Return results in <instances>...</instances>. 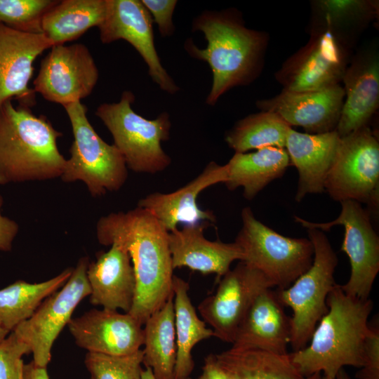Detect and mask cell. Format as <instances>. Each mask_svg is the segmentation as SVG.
<instances>
[{"instance_id": "8fae6325", "label": "cell", "mask_w": 379, "mask_h": 379, "mask_svg": "<svg viewBox=\"0 0 379 379\" xmlns=\"http://www.w3.org/2000/svg\"><path fill=\"white\" fill-rule=\"evenodd\" d=\"M341 211L328 222H312L295 216V220L306 229L329 231L335 225L345 229L341 251L349 258L351 274L347 282L340 286L354 298L368 299L379 271V238L371 221L370 212L360 203L346 200L340 202Z\"/></svg>"}, {"instance_id": "3957f363", "label": "cell", "mask_w": 379, "mask_h": 379, "mask_svg": "<svg viewBox=\"0 0 379 379\" xmlns=\"http://www.w3.org/2000/svg\"><path fill=\"white\" fill-rule=\"evenodd\" d=\"M328 312L317 325L305 347L289 354L292 362L305 376L323 372L334 379L345 366L361 368L364 347L373 310L370 298L346 294L335 284L326 298Z\"/></svg>"}, {"instance_id": "e0dca14e", "label": "cell", "mask_w": 379, "mask_h": 379, "mask_svg": "<svg viewBox=\"0 0 379 379\" xmlns=\"http://www.w3.org/2000/svg\"><path fill=\"white\" fill-rule=\"evenodd\" d=\"M344 99V88L338 84L312 91H281L274 97L258 100L256 106L260 111L276 113L291 127L321 134L335 131Z\"/></svg>"}, {"instance_id": "7bdbcfd3", "label": "cell", "mask_w": 379, "mask_h": 379, "mask_svg": "<svg viewBox=\"0 0 379 379\" xmlns=\"http://www.w3.org/2000/svg\"><path fill=\"white\" fill-rule=\"evenodd\" d=\"M10 333L7 330H6L0 324V343L5 339L8 335Z\"/></svg>"}, {"instance_id": "6da1fadb", "label": "cell", "mask_w": 379, "mask_h": 379, "mask_svg": "<svg viewBox=\"0 0 379 379\" xmlns=\"http://www.w3.org/2000/svg\"><path fill=\"white\" fill-rule=\"evenodd\" d=\"M96 234L100 244H115L128 253L135 278V297L128 313L144 325L173 295L168 232L151 212L137 206L100 218Z\"/></svg>"}, {"instance_id": "b9f144b4", "label": "cell", "mask_w": 379, "mask_h": 379, "mask_svg": "<svg viewBox=\"0 0 379 379\" xmlns=\"http://www.w3.org/2000/svg\"><path fill=\"white\" fill-rule=\"evenodd\" d=\"M321 379H328L324 376H321ZM334 379H351L349 375L346 373L344 368H341L337 373Z\"/></svg>"}, {"instance_id": "ee69618b", "label": "cell", "mask_w": 379, "mask_h": 379, "mask_svg": "<svg viewBox=\"0 0 379 379\" xmlns=\"http://www.w3.org/2000/svg\"><path fill=\"white\" fill-rule=\"evenodd\" d=\"M311 379H321L320 373H315L311 376Z\"/></svg>"}, {"instance_id": "30bf717a", "label": "cell", "mask_w": 379, "mask_h": 379, "mask_svg": "<svg viewBox=\"0 0 379 379\" xmlns=\"http://www.w3.org/2000/svg\"><path fill=\"white\" fill-rule=\"evenodd\" d=\"M88 263L87 257L81 258L65 284L12 331L27 345L38 366L47 367L55 339L71 320L79 302L91 294L86 274Z\"/></svg>"}, {"instance_id": "74e56055", "label": "cell", "mask_w": 379, "mask_h": 379, "mask_svg": "<svg viewBox=\"0 0 379 379\" xmlns=\"http://www.w3.org/2000/svg\"><path fill=\"white\" fill-rule=\"evenodd\" d=\"M3 202V197L0 195V251H10L19 227L16 222L1 215Z\"/></svg>"}, {"instance_id": "f35d334b", "label": "cell", "mask_w": 379, "mask_h": 379, "mask_svg": "<svg viewBox=\"0 0 379 379\" xmlns=\"http://www.w3.org/2000/svg\"><path fill=\"white\" fill-rule=\"evenodd\" d=\"M197 379H230L218 364L215 354H210L204 359L202 372Z\"/></svg>"}, {"instance_id": "d6986e66", "label": "cell", "mask_w": 379, "mask_h": 379, "mask_svg": "<svg viewBox=\"0 0 379 379\" xmlns=\"http://www.w3.org/2000/svg\"><path fill=\"white\" fill-rule=\"evenodd\" d=\"M53 43L42 33H32L0 23V105L13 98L20 105L34 103V91L28 86L34 60Z\"/></svg>"}, {"instance_id": "44dd1931", "label": "cell", "mask_w": 379, "mask_h": 379, "mask_svg": "<svg viewBox=\"0 0 379 379\" xmlns=\"http://www.w3.org/2000/svg\"><path fill=\"white\" fill-rule=\"evenodd\" d=\"M210 222L185 225L168 232V245L173 270L186 267L202 274L214 273L220 279L235 260L242 261L243 253L235 243L210 241L204 231Z\"/></svg>"}, {"instance_id": "7a4b0ae2", "label": "cell", "mask_w": 379, "mask_h": 379, "mask_svg": "<svg viewBox=\"0 0 379 379\" xmlns=\"http://www.w3.org/2000/svg\"><path fill=\"white\" fill-rule=\"evenodd\" d=\"M192 30L201 32L207 41L205 48L197 47L191 39L184 45L189 55L205 61L211 69L207 105H214L231 88L247 86L260 75L270 35L246 27L236 8L204 12L194 20Z\"/></svg>"}, {"instance_id": "4fadbf2b", "label": "cell", "mask_w": 379, "mask_h": 379, "mask_svg": "<svg viewBox=\"0 0 379 379\" xmlns=\"http://www.w3.org/2000/svg\"><path fill=\"white\" fill-rule=\"evenodd\" d=\"M219 280L215 292L199 304L198 311L215 337L232 344L257 295L273 286L260 272L242 261Z\"/></svg>"}, {"instance_id": "cb8c5ba5", "label": "cell", "mask_w": 379, "mask_h": 379, "mask_svg": "<svg viewBox=\"0 0 379 379\" xmlns=\"http://www.w3.org/2000/svg\"><path fill=\"white\" fill-rule=\"evenodd\" d=\"M340 136L335 131L321 134L288 130L285 149L291 165L298 173L295 199L300 201L307 194L324 192V182L336 156Z\"/></svg>"}, {"instance_id": "8d00e7d4", "label": "cell", "mask_w": 379, "mask_h": 379, "mask_svg": "<svg viewBox=\"0 0 379 379\" xmlns=\"http://www.w3.org/2000/svg\"><path fill=\"white\" fill-rule=\"evenodd\" d=\"M141 1L150 13L152 20L157 24L161 36H171L175 31L173 15L178 1L175 0H142Z\"/></svg>"}, {"instance_id": "7402d4cb", "label": "cell", "mask_w": 379, "mask_h": 379, "mask_svg": "<svg viewBox=\"0 0 379 379\" xmlns=\"http://www.w3.org/2000/svg\"><path fill=\"white\" fill-rule=\"evenodd\" d=\"M282 306L277 293L271 288L260 292L241 321L232 347L288 354L291 318Z\"/></svg>"}, {"instance_id": "4316f807", "label": "cell", "mask_w": 379, "mask_h": 379, "mask_svg": "<svg viewBox=\"0 0 379 379\" xmlns=\"http://www.w3.org/2000/svg\"><path fill=\"white\" fill-rule=\"evenodd\" d=\"M142 364L155 379H175L177 345L173 295L145 322Z\"/></svg>"}, {"instance_id": "f546056e", "label": "cell", "mask_w": 379, "mask_h": 379, "mask_svg": "<svg viewBox=\"0 0 379 379\" xmlns=\"http://www.w3.org/2000/svg\"><path fill=\"white\" fill-rule=\"evenodd\" d=\"M215 354L230 379H311L312 376L305 377L288 353L231 347Z\"/></svg>"}, {"instance_id": "5b68a950", "label": "cell", "mask_w": 379, "mask_h": 379, "mask_svg": "<svg viewBox=\"0 0 379 379\" xmlns=\"http://www.w3.org/2000/svg\"><path fill=\"white\" fill-rule=\"evenodd\" d=\"M134 100L132 92L124 91L118 102L101 104L95 114L111 133L128 168L136 173L161 172L171 162L161 147V142L169 138V115L163 112L155 119H147L131 107Z\"/></svg>"}, {"instance_id": "f1b7e54d", "label": "cell", "mask_w": 379, "mask_h": 379, "mask_svg": "<svg viewBox=\"0 0 379 379\" xmlns=\"http://www.w3.org/2000/svg\"><path fill=\"white\" fill-rule=\"evenodd\" d=\"M189 284L173 276V291L177 357L175 379H186L194 367L192 355L194 347L199 342L214 336L211 328L197 314L190 298Z\"/></svg>"}, {"instance_id": "8992f818", "label": "cell", "mask_w": 379, "mask_h": 379, "mask_svg": "<svg viewBox=\"0 0 379 379\" xmlns=\"http://www.w3.org/2000/svg\"><path fill=\"white\" fill-rule=\"evenodd\" d=\"M307 230L314 247L312 263L291 286L276 293L280 302L293 310L290 345L294 352L307 346L328 312L326 298L336 284L333 274L338 260L328 237L321 230Z\"/></svg>"}, {"instance_id": "ffe728a7", "label": "cell", "mask_w": 379, "mask_h": 379, "mask_svg": "<svg viewBox=\"0 0 379 379\" xmlns=\"http://www.w3.org/2000/svg\"><path fill=\"white\" fill-rule=\"evenodd\" d=\"M226 178L225 164L222 166L211 161L185 186L171 193L149 194L139 200L138 206L151 212L168 232L180 223L215 222L213 213L201 209L197 200L203 190L213 185L224 183Z\"/></svg>"}, {"instance_id": "ab89813d", "label": "cell", "mask_w": 379, "mask_h": 379, "mask_svg": "<svg viewBox=\"0 0 379 379\" xmlns=\"http://www.w3.org/2000/svg\"><path fill=\"white\" fill-rule=\"evenodd\" d=\"M22 379H50L46 368L38 366L33 361L24 365Z\"/></svg>"}, {"instance_id": "7c38bea8", "label": "cell", "mask_w": 379, "mask_h": 379, "mask_svg": "<svg viewBox=\"0 0 379 379\" xmlns=\"http://www.w3.org/2000/svg\"><path fill=\"white\" fill-rule=\"evenodd\" d=\"M307 42L275 72L282 91L305 92L340 84L352 51L326 31L308 32Z\"/></svg>"}, {"instance_id": "60d3db41", "label": "cell", "mask_w": 379, "mask_h": 379, "mask_svg": "<svg viewBox=\"0 0 379 379\" xmlns=\"http://www.w3.org/2000/svg\"><path fill=\"white\" fill-rule=\"evenodd\" d=\"M142 379H155L153 375L152 371L149 368L145 367V368L142 370ZM186 379H192V378L191 377H190Z\"/></svg>"}, {"instance_id": "9a60e30c", "label": "cell", "mask_w": 379, "mask_h": 379, "mask_svg": "<svg viewBox=\"0 0 379 379\" xmlns=\"http://www.w3.org/2000/svg\"><path fill=\"white\" fill-rule=\"evenodd\" d=\"M107 12L98 27L103 44L124 39L131 44L141 55L149 74L160 88L175 93L179 88L162 66L154 41L152 18L139 0H107Z\"/></svg>"}, {"instance_id": "603a6c76", "label": "cell", "mask_w": 379, "mask_h": 379, "mask_svg": "<svg viewBox=\"0 0 379 379\" xmlns=\"http://www.w3.org/2000/svg\"><path fill=\"white\" fill-rule=\"evenodd\" d=\"M106 252L97 255L96 260L89 262L87 279L91 288L90 302L104 309L131 310L135 293V278L131 260L127 251L112 244Z\"/></svg>"}, {"instance_id": "277c9868", "label": "cell", "mask_w": 379, "mask_h": 379, "mask_svg": "<svg viewBox=\"0 0 379 379\" xmlns=\"http://www.w3.org/2000/svg\"><path fill=\"white\" fill-rule=\"evenodd\" d=\"M62 135L43 116L11 100L0 105V185L61 177L66 160L57 139Z\"/></svg>"}, {"instance_id": "2e32d148", "label": "cell", "mask_w": 379, "mask_h": 379, "mask_svg": "<svg viewBox=\"0 0 379 379\" xmlns=\"http://www.w3.org/2000/svg\"><path fill=\"white\" fill-rule=\"evenodd\" d=\"M75 343L88 352L124 356L143 345L142 324L129 313L91 310L67 324Z\"/></svg>"}, {"instance_id": "d4e9b609", "label": "cell", "mask_w": 379, "mask_h": 379, "mask_svg": "<svg viewBox=\"0 0 379 379\" xmlns=\"http://www.w3.org/2000/svg\"><path fill=\"white\" fill-rule=\"evenodd\" d=\"M378 0H313L308 32L326 31L352 51L363 32L378 19Z\"/></svg>"}, {"instance_id": "d6a6232c", "label": "cell", "mask_w": 379, "mask_h": 379, "mask_svg": "<svg viewBox=\"0 0 379 379\" xmlns=\"http://www.w3.org/2000/svg\"><path fill=\"white\" fill-rule=\"evenodd\" d=\"M142 350L128 355L87 352L85 365L91 379H142Z\"/></svg>"}, {"instance_id": "1f68e13d", "label": "cell", "mask_w": 379, "mask_h": 379, "mask_svg": "<svg viewBox=\"0 0 379 379\" xmlns=\"http://www.w3.org/2000/svg\"><path fill=\"white\" fill-rule=\"evenodd\" d=\"M291 128L276 113L260 111L237 121L227 133L225 141L235 152L239 153L267 147L285 148Z\"/></svg>"}, {"instance_id": "ba28073f", "label": "cell", "mask_w": 379, "mask_h": 379, "mask_svg": "<svg viewBox=\"0 0 379 379\" xmlns=\"http://www.w3.org/2000/svg\"><path fill=\"white\" fill-rule=\"evenodd\" d=\"M63 107L72 126L74 141L60 178L66 182L82 181L93 197L119 190L128 177L121 152L96 133L87 118V108L81 102Z\"/></svg>"}, {"instance_id": "9c48e42d", "label": "cell", "mask_w": 379, "mask_h": 379, "mask_svg": "<svg viewBox=\"0 0 379 379\" xmlns=\"http://www.w3.org/2000/svg\"><path fill=\"white\" fill-rule=\"evenodd\" d=\"M324 182V192L336 201L352 200L378 211L379 142L368 126L340 137Z\"/></svg>"}, {"instance_id": "d590c367", "label": "cell", "mask_w": 379, "mask_h": 379, "mask_svg": "<svg viewBox=\"0 0 379 379\" xmlns=\"http://www.w3.org/2000/svg\"><path fill=\"white\" fill-rule=\"evenodd\" d=\"M364 364L355 375L357 379H379V327L378 320L368 324L364 347Z\"/></svg>"}, {"instance_id": "4dcf8cb0", "label": "cell", "mask_w": 379, "mask_h": 379, "mask_svg": "<svg viewBox=\"0 0 379 379\" xmlns=\"http://www.w3.org/2000/svg\"><path fill=\"white\" fill-rule=\"evenodd\" d=\"M67 268L55 277L31 284L18 280L0 290V324L8 332L29 319L41 302L60 288L71 276Z\"/></svg>"}, {"instance_id": "ac0fdd59", "label": "cell", "mask_w": 379, "mask_h": 379, "mask_svg": "<svg viewBox=\"0 0 379 379\" xmlns=\"http://www.w3.org/2000/svg\"><path fill=\"white\" fill-rule=\"evenodd\" d=\"M345 99L335 131L340 137L368 126L379 107V51L376 43L352 58L342 81Z\"/></svg>"}, {"instance_id": "e575fe53", "label": "cell", "mask_w": 379, "mask_h": 379, "mask_svg": "<svg viewBox=\"0 0 379 379\" xmlns=\"http://www.w3.org/2000/svg\"><path fill=\"white\" fill-rule=\"evenodd\" d=\"M29 353L27 345L11 332L0 343V379H22V356Z\"/></svg>"}, {"instance_id": "52a82bcc", "label": "cell", "mask_w": 379, "mask_h": 379, "mask_svg": "<svg viewBox=\"0 0 379 379\" xmlns=\"http://www.w3.org/2000/svg\"><path fill=\"white\" fill-rule=\"evenodd\" d=\"M241 220L234 242L242 251V262L260 272L273 287H288L310 268L314 247L308 238L277 232L257 220L249 207L242 209Z\"/></svg>"}, {"instance_id": "484cf974", "label": "cell", "mask_w": 379, "mask_h": 379, "mask_svg": "<svg viewBox=\"0 0 379 379\" xmlns=\"http://www.w3.org/2000/svg\"><path fill=\"white\" fill-rule=\"evenodd\" d=\"M290 165L285 148L267 147L249 153L235 152L225 164L224 184L229 190L243 187L244 197L251 200L269 183L281 178Z\"/></svg>"}, {"instance_id": "83f0119b", "label": "cell", "mask_w": 379, "mask_h": 379, "mask_svg": "<svg viewBox=\"0 0 379 379\" xmlns=\"http://www.w3.org/2000/svg\"><path fill=\"white\" fill-rule=\"evenodd\" d=\"M107 8V0L58 1L42 18V34L53 46L75 40L102 22Z\"/></svg>"}, {"instance_id": "5bb4252c", "label": "cell", "mask_w": 379, "mask_h": 379, "mask_svg": "<svg viewBox=\"0 0 379 379\" xmlns=\"http://www.w3.org/2000/svg\"><path fill=\"white\" fill-rule=\"evenodd\" d=\"M51 48L33 82L34 92L63 106L81 102L92 93L99 77L88 48L82 44Z\"/></svg>"}, {"instance_id": "836d02e7", "label": "cell", "mask_w": 379, "mask_h": 379, "mask_svg": "<svg viewBox=\"0 0 379 379\" xmlns=\"http://www.w3.org/2000/svg\"><path fill=\"white\" fill-rule=\"evenodd\" d=\"M58 1L0 0V23L23 32L42 33V18Z\"/></svg>"}]
</instances>
